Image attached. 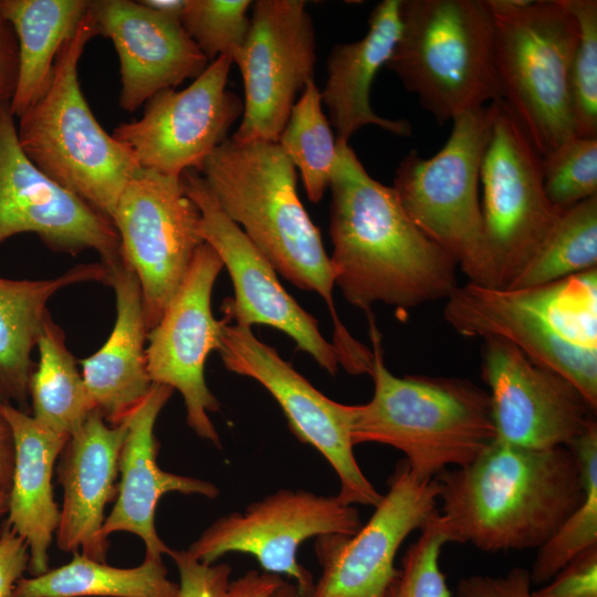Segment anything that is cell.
I'll use <instances>...</instances> for the list:
<instances>
[{
	"instance_id": "cell-1",
	"label": "cell",
	"mask_w": 597,
	"mask_h": 597,
	"mask_svg": "<svg viewBox=\"0 0 597 597\" xmlns=\"http://www.w3.org/2000/svg\"><path fill=\"white\" fill-rule=\"evenodd\" d=\"M336 142L329 182L334 284L367 313L376 302L407 312L447 300L459 285L454 259L415 224L392 187L369 176L348 143Z\"/></svg>"
},
{
	"instance_id": "cell-2",
	"label": "cell",
	"mask_w": 597,
	"mask_h": 597,
	"mask_svg": "<svg viewBox=\"0 0 597 597\" xmlns=\"http://www.w3.org/2000/svg\"><path fill=\"white\" fill-rule=\"evenodd\" d=\"M200 172L222 211L276 273L325 301L339 365L353 375L366 373L371 349L355 339L338 318L329 256L297 195L296 169L279 144H239L228 138L210 154Z\"/></svg>"
},
{
	"instance_id": "cell-3",
	"label": "cell",
	"mask_w": 597,
	"mask_h": 597,
	"mask_svg": "<svg viewBox=\"0 0 597 597\" xmlns=\"http://www.w3.org/2000/svg\"><path fill=\"white\" fill-rule=\"evenodd\" d=\"M434 480L451 543L492 553L538 548L585 494L568 447L537 450L494 440L471 463Z\"/></svg>"
},
{
	"instance_id": "cell-4",
	"label": "cell",
	"mask_w": 597,
	"mask_h": 597,
	"mask_svg": "<svg viewBox=\"0 0 597 597\" xmlns=\"http://www.w3.org/2000/svg\"><path fill=\"white\" fill-rule=\"evenodd\" d=\"M368 318L374 395L354 405V446L380 443L401 451L421 481L471 463L495 440L489 392L463 378L395 376L384 362L381 335Z\"/></svg>"
},
{
	"instance_id": "cell-5",
	"label": "cell",
	"mask_w": 597,
	"mask_h": 597,
	"mask_svg": "<svg viewBox=\"0 0 597 597\" xmlns=\"http://www.w3.org/2000/svg\"><path fill=\"white\" fill-rule=\"evenodd\" d=\"M443 317L461 336L513 344L597 409V269L527 287L468 281L446 300Z\"/></svg>"
},
{
	"instance_id": "cell-6",
	"label": "cell",
	"mask_w": 597,
	"mask_h": 597,
	"mask_svg": "<svg viewBox=\"0 0 597 597\" xmlns=\"http://www.w3.org/2000/svg\"><path fill=\"white\" fill-rule=\"evenodd\" d=\"M97 35L87 11L60 51L44 93L19 117L27 157L49 178L112 220L121 193L140 169L130 151L92 113L78 81V62Z\"/></svg>"
},
{
	"instance_id": "cell-7",
	"label": "cell",
	"mask_w": 597,
	"mask_h": 597,
	"mask_svg": "<svg viewBox=\"0 0 597 597\" xmlns=\"http://www.w3.org/2000/svg\"><path fill=\"white\" fill-rule=\"evenodd\" d=\"M399 13L385 66L440 125L502 100L486 0H400Z\"/></svg>"
},
{
	"instance_id": "cell-8",
	"label": "cell",
	"mask_w": 597,
	"mask_h": 597,
	"mask_svg": "<svg viewBox=\"0 0 597 597\" xmlns=\"http://www.w3.org/2000/svg\"><path fill=\"white\" fill-rule=\"evenodd\" d=\"M502 100L544 157L575 136L569 71L578 24L564 0H486Z\"/></svg>"
},
{
	"instance_id": "cell-9",
	"label": "cell",
	"mask_w": 597,
	"mask_h": 597,
	"mask_svg": "<svg viewBox=\"0 0 597 597\" xmlns=\"http://www.w3.org/2000/svg\"><path fill=\"white\" fill-rule=\"evenodd\" d=\"M493 119V103L457 116L433 157L416 150L404 157L392 187L408 217L454 259L468 281L492 287L479 182Z\"/></svg>"
},
{
	"instance_id": "cell-10",
	"label": "cell",
	"mask_w": 597,
	"mask_h": 597,
	"mask_svg": "<svg viewBox=\"0 0 597 597\" xmlns=\"http://www.w3.org/2000/svg\"><path fill=\"white\" fill-rule=\"evenodd\" d=\"M494 119L480 169L484 244L493 287H507L535 255L564 210L544 190L542 157L513 111L492 102Z\"/></svg>"
},
{
	"instance_id": "cell-11",
	"label": "cell",
	"mask_w": 597,
	"mask_h": 597,
	"mask_svg": "<svg viewBox=\"0 0 597 597\" xmlns=\"http://www.w3.org/2000/svg\"><path fill=\"white\" fill-rule=\"evenodd\" d=\"M122 259L140 285L147 329L160 321L186 276L201 237V213L181 176L139 169L112 216Z\"/></svg>"
},
{
	"instance_id": "cell-12",
	"label": "cell",
	"mask_w": 597,
	"mask_h": 597,
	"mask_svg": "<svg viewBox=\"0 0 597 597\" xmlns=\"http://www.w3.org/2000/svg\"><path fill=\"white\" fill-rule=\"evenodd\" d=\"M218 353L224 367L260 383L281 407L292 433L314 447L336 472L337 496L346 504L376 506L383 498L354 454V405L334 401L317 390L276 349L258 339L250 327L226 323Z\"/></svg>"
},
{
	"instance_id": "cell-13",
	"label": "cell",
	"mask_w": 597,
	"mask_h": 597,
	"mask_svg": "<svg viewBox=\"0 0 597 597\" xmlns=\"http://www.w3.org/2000/svg\"><path fill=\"white\" fill-rule=\"evenodd\" d=\"M360 526L358 510L337 495L282 489L218 519L186 551L205 564L232 552L249 554L264 572L292 578L308 597L315 583L296 561L301 544L321 535H353Z\"/></svg>"
},
{
	"instance_id": "cell-14",
	"label": "cell",
	"mask_w": 597,
	"mask_h": 597,
	"mask_svg": "<svg viewBox=\"0 0 597 597\" xmlns=\"http://www.w3.org/2000/svg\"><path fill=\"white\" fill-rule=\"evenodd\" d=\"M244 44L232 59L243 80L242 121L230 137L239 144L276 143L297 93L314 80L316 41L302 0L252 2Z\"/></svg>"
},
{
	"instance_id": "cell-15",
	"label": "cell",
	"mask_w": 597,
	"mask_h": 597,
	"mask_svg": "<svg viewBox=\"0 0 597 597\" xmlns=\"http://www.w3.org/2000/svg\"><path fill=\"white\" fill-rule=\"evenodd\" d=\"M231 64L229 56L217 57L186 88L154 95L139 119L119 124L112 135L140 169L168 176L200 172L243 113V102L227 90Z\"/></svg>"
},
{
	"instance_id": "cell-16",
	"label": "cell",
	"mask_w": 597,
	"mask_h": 597,
	"mask_svg": "<svg viewBox=\"0 0 597 597\" xmlns=\"http://www.w3.org/2000/svg\"><path fill=\"white\" fill-rule=\"evenodd\" d=\"M181 177L187 195L200 210L201 237L218 253L233 284L234 296L226 297L221 306L226 323L274 327L335 376L337 352L322 335L317 320L284 290L272 264L222 211L200 172L187 170Z\"/></svg>"
},
{
	"instance_id": "cell-17",
	"label": "cell",
	"mask_w": 597,
	"mask_h": 597,
	"mask_svg": "<svg viewBox=\"0 0 597 597\" xmlns=\"http://www.w3.org/2000/svg\"><path fill=\"white\" fill-rule=\"evenodd\" d=\"M223 263L205 242L195 253L177 292L158 324L147 333L146 362L153 384L178 390L186 406L188 426L220 448V437L209 412L220 402L205 379L209 354L219 349L223 321L216 320L211 294Z\"/></svg>"
},
{
	"instance_id": "cell-18",
	"label": "cell",
	"mask_w": 597,
	"mask_h": 597,
	"mask_svg": "<svg viewBox=\"0 0 597 597\" xmlns=\"http://www.w3.org/2000/svg\"><path fill=\"white\" fill-rule=\"evenodd\" d=\"M36 234L50 249L94 250L111 269L122 261L112 220L43 174L23 153L10 103L0 104V244Z\"/></svg>"
},
{
	"instance_id": "cell-19",
	"label": "cell",
	"mask_w": 597,
	"mask_h": 597,
	"mask_svg": "<svg viewBox=\"0 0 597 597\" xmlns=\"http://www.w3.org/2000/svg\"><path fill=\"white\" fill-rule=\"evenodd\" d=\"M438 492L434 479L418 480L400 461L365 525L353 535L316 537L322 573L308 597H386L398 574V549L438 512Z\"/></svg>"
},
{
	"instance_id": "cell-20",
	"label": "cell",
	"mask_w": 597,
	"mask_h": 597,
	"mask_svg": "<svg viewBox=\"0 0 597 597\" xmlns=\"http://www.w3.org/2000/svg\"><path fill=\"white\" fill-rule=\"evenodd\" d=\"M483 341L481 373L495 441L537 450L568 447L596 421V409L564 376L506 341Z\"/></svg>"
},
{
	"instance_id": "cell-21",
	"label": "cell",
	"mask_w": 597,
	"mask_h": 597,
	"mask_svg": "<svg viewBox=\"0 0 597 597\" xmlns=\"http://www.w3.org/2000/svg\"><path fill=\"white\" fill-rule=\"evenodd\" d=\"M97 35L109 39L119 61L118 104L133 113L157 93L195 80L209 65L180 21L138 1L91 0Z\"/></svg>"
},
{
	"instance_id": "cell-22",
	"label": "cell",
	"mask_w": 597,
	"mask_h": 597,
	"mask_svg": "<svg viewBox=\"0 0 597 597\" xmlns=\"http://www.w3.org/2000/svg\"><path fill=\"white\" fill-rule=\"evenodd\" d=\"M174 389L153 384L147 396L123 421L126 434L118 457L119 483L111 513L105 517L103 535L128 532L145 545V557L163 558L171 548L159 537L155 515L161 496L170 492L198 494L208 499L219 495L211 482L170 473L157 463L156 420Z\"/></svg>"
},
{
	"instance_id": "cell-23",
	"label": "cell",
	"mask_w": 597,
	"mask_h": 597,
	"mask_svg": "<svg viewBox=\"0 0 597 597\" xmlns=\"http://www.w3.org/2000/svg\"><path fill=\"white\" fill-rule=\"evenodd\" d=\"M126 425L111 426L94 410L70 436L57 464L63 489L60 521L55 532L57 547L106 562L108 538L103 535L106 505L116 498L118 457Z\"/></svg>"
},
{
	"instance_id": "cell-24",
	"label": "cell",
	"mask_w": 597,
	"mask_h": 597,
	"mask_svg": "<svg viewBox=\"0 0 597 597\" xmlns=\"http://www.w3.org/2000/svg\"><path fill=\"white\" fill-rule=\"evenodd\" d=\"M115 292V324L104 345L80 362L95 409L111 426L121 425L149 392L147 326L139 282L122 261L108 269Z\"/></svg>"
},
{
	"instance_id": "cell-25",
	"label": "cell",
	"mask_w": 597,
	"mask_h": 597,
	"mask_svg": "<svg viewBox=\"0 0 597 597\" xmlns=\"http://www.w3.org/2000/svg\"><path fill=\"white\" fill-rule=\"evenodd\" d=\"M14 442V469L6 523L29 548L28 572L38 576L49 568V549L60 521L54 501L53 471L69 436L40 425L32 416L8 401H0Z\"/></svg>"
},
{
	"instance_id": "cell-26",
	"label": "cell",
	"mask_w": 597,
	"mask_h": 597,
	"mask_svg": "<svg viewBox=\"0 0 597 597\" xmlns=\"http://www.w3.org/2000/svg\"><path fill=\"white\" fill-rule=\"evenodd\" d=\"M400 0H384L375 6L364 38L335 45L327 59V80L322 103L328 109V122L336 140L346 142L362 127L376 125L394 135L411 134L407 119L377 115L370 105V87L376 73L388 62L398 41Z\"/></svg>"
},
{
	"instance_id": "cell-27",
	"label": "cell",
	"mask_w": 597,
	"mask_h": 597,
	"mask_svg": "<svg viewBox=\"0 0 597 597\" xmlns=\"http://www.w3.org/2000/svg\"><path fill=\"white\" fill-rule=\"evenodd\" d=\"M109 271L100 261L77 264L44 280H12L0 276V401L24 408L35 363L36 347L46 304L60 290L83 282L108 283Z\"/></svg>"
},
{
	"instance_id": "cell-28",
	"label": "cell",
	"mask_w": 597,
	"mask_h": 597,
	"mask_svg": "<svg viewBox=\"0 0 597 597\" xmlns=\"http://www.w3.org/2000/svg\"><path fill=\"white\" fill-rule=\"evenodd\" d=\"M88 11V0H0L19 52L10 109L20 117L46 90L55 60Z\"/></svg>"
},
{
	"instance_id": "cell-29",
	"label": "cell",
	"mask_w": 597,
	"mask_h": 597,
	"mask_svg": "<svg viewBox=\"0 0 597 597\" xmlns=\"http://www.w3.org/2000/svg\"><path fill=\"white\" fill-rule=\"evenodd\" d=\"M179 585L168 578L163 558L145 557L119 568L75 552L59 567L19 579L14 597H178Z\"/></svg>"
},
{
	"instance_id": "cell-30",
	"label": "cell",
	"mask_w": 597,
	"mask_h": 597,
	"mask_svg": "<svg viewBox=\"0 0 597 597\" xmlns=\"http://www.w3.org/2000/svg\"><path fill=\"white\" fill-rule=\"evenodd\" d=\"M63 329L48 314L29 385L32 417L56 433L72 436L95 409Z\"/></svg>"
},
{
	"instance_id": "cell-31",
	"label": "cell",
	"mask_w": 597,
	"mask_h": 597,
	"mask_svg": "<svg viewBox=\"0 0 597 597\" xmlns=\"http://www.w3.org/2000/svg\"><path fill=\"white\" fill-rule=\"evenodd\" d=\"M568 448L578 462L584 499L537 548L528 570L532 585L547 583L577 555L597 545V422H593Z\"/></svg>"
},
{
	"instance_id": "cell-32",
	"label": "cell",
	"mask_w": 597,
	"mask_h": 597,
	"mask_svg": "<svg viewBox=\"0 0 597 597\" xmlns=\"http://www.w3.org/2000/svg\"><path fill=\"white\" fill-rule=\"evenodd\" d=\"M276 143L300 170L310 201H321L329 188L337 142L322 109L321 92L314 80L305 85L294 103Z\"/></svg>"
},
{
	"instance_id": "cell-33",
	"label": "cell",
	"mask_w": 597,
	"mask_h": 597,
	"mask_svg": "<svg viewBox=\"0 0 597 597\" xmlns=\"http://www.w3.org/2000/svg\"><path fill=\"white\" fill-rule=\"evenodd\" d=\"M597 269V196L562 213L545 242L507 287L555 282Z\"/></svg>"
},
{
	"instance_id": "cell-34",
	"label": "cell",
	"mask_w": 597,
	"mask_h": 597,
	"mask_svg": "<svg viewBox=\"0 0 597 597\" xmlns=\"http://www.w3.org/2000/svg\"><path fill=\"white\" fill-rule=\"evenodd\" d=\"M578 24L569 71L575 136L597 137V1L564 0Z\"/></svg>"
},
{
	"instance_id": "cell-35",
	"label": "cell",
	"mask_w": 597,
	"mask_h": 597,
	"mask_svg": "<svg viewBox=\"0 0 597 597\" xmlns=\"http://www.w3.org/2000/svg\"><path fill=\"white\" fill-rule=\"evenodd\" d=\"M251 6L250 0H188L180 23L209 62L232 60L245 42Z\"/></svg>"
},
{
	"instance_id": "cell-36",
	"label": "cell",
	"mask_w": 597,
	"mask_h": 597,
	"mask_svg": "<svg viewBox=\"0 0 597 597\" xmlns=\"http://www.w3.org/2000/svg\"><path fill=\"white\" fill-rule=\"evenodd\" d=\"M549 202L566 210L597 196V137L573 136L542 157Z\"/></svg>"
},
{
	"instance_id": "cell-37",
	"label": "cell",
	"mask_w": 597,
	"mask_h": 597,
	"mask_svg": "<svg viewBox=\"0 0 597 597\" xmlns=\"http://www.w3.org/2000/svg\"><path fill=\"white\" fill-rule=\"evenodd\" d=\"M448 543L451 541L438 511L408 546L386 597H455L439 565L441 551Z\"/></svg>"
},
{
	"instance_id": "cell-38",
	"label": "cell",
	"mask_w": 597,
	"mask_h": 597,
	"mask_svg": "<svg viewBox=\"0 0 597 597\" xmlns=\"http://www.w3.org/2000/svg\"><path fill=\"white\" fill-rule=\"evenodd\" d=\"M179 573L178 597H222L230 583L228 564H205L187 551L171 549L168 554Z\"/></svg>"
},
{
	"instance_id": "cell-39",
	"label": "cell",
	"mask_w": 597,
	"mask_h": 597,
	"mask_svg": "<svg viewBox=\"0 0 597 597\" xmlns=\"http://www.w3.org/2000/svg\"><path fill=\"white\" fill-rule=\"evenodd\" d=\"M533 597H597V545L577 555L541 588Z\"/></svg>"
},
{
	"instance_id": "cell-40",
	"label": "cell",
	"mask_w": 597,
	"mask_h": 597,
	"mask_svg": "<svg viewBox=\"0 0 597 597\" xmlns=\"http://www.w3.org/2000/svg\"><path fill=\"white\" fill-rule=\"evenodd\" d=\"M455 597H533L530 573L515 567L502 576L472 575L459 580Z\"/></svg>"
},
{
	"instance_id": "cell-41",
	"label": "cell",
	"mask_w": 597,
	"mask_h": 597,
	"mask_svg": "<svg viewBox=\"0 0 597 597\" xmlns=\"http://www.w3.org/2000/svg\"><path fill=\"white\" fill-rule=\"evenodd\" d=\"M29 548L6 522L0 531V597H14L17 583L29 566Z\"/></svg>"
},
{
	"instance_id": "cell-42",
	"label": "cell",
	"mask_w": 597,
	"mask_h": 597,
	"mask_svg": "<svg viewBox=\"0 0 597 597\" xmlns=\"http://www.w3.org/2000/svg\"><path fill=\"white\" fill-rule=\"evenodd\" d=\"M19 66L18 42L10 23L0 14V104L14 94Z\"/></svg>"
},
{
	"instance_id": "cell-43",
	"label": "cell",
	"mask_w": 597,
	"mask_h": 597,
	"mask_svg": "<svg viewBox=\"0 0 597 597\" xmlns=\"http://www.w3.org/2000/svg\"><path fill=\"white\" fill-rule=\"evenodd\" d=\"M283 582L284 579L275 574L249 570L230 582L222 597H271Z\"/></svg>"
},
{
	"instance_id": "cell-44",
	"label": "cell",
	"mask_w": 597,
	"mask_h": 597,
	"mask_svg": "<svg viewBox=\"0 0 597 597\" xmlns=\"http://www.w3.org/2000/svg\"><path fill=\"white\" fill-rule=\"evenodd\" d=\"M13 469V437L7 421L0 416V489L10 491Z\"/></svg>"
},
{
	"instance_id": "cell-45",
	"label": "cell",
	"mask_w": 597,
	"mask_h": 597,
	"mask_svg": "<svg viewBox=\"0 0 597 597\" xmlns=\"http://www.w3.org/2000/svg\"><path fill=\"white\" fill-rule=\"evenodd\" d=\"M188 0H139L138 2L164 17L180 21Z\"/></svg>"
},
{
	"instance_id": "cell-46",
	"label": "cell",
	"mask_w": 597,
	"mask_h": 597,
	"mask_svg": "<svg viewBox=\"0 0 597 597\" xmlns=\"http://www.w3.org/2000/svg\"><path fill=\"white\" fill-rule=\"evenodd\" d=\"M271 597H302L295 584L284 580Z\"/></svg>"
},
{
	"instance_id": "cell-47",
	"label": "cell",
	"mask_w": 597,
	"mask_h": 597,
	"mask_svg": "<svg viewBox=\"0 0 597 597\" xmlns=\"http://www.w3.org/2000/svg\"><path fill=\"white\" fill-rule=\"evenodd\" d=\"M9 503V491L0 489V519L7 515Z\"/></svg>"
}]
</instances>
